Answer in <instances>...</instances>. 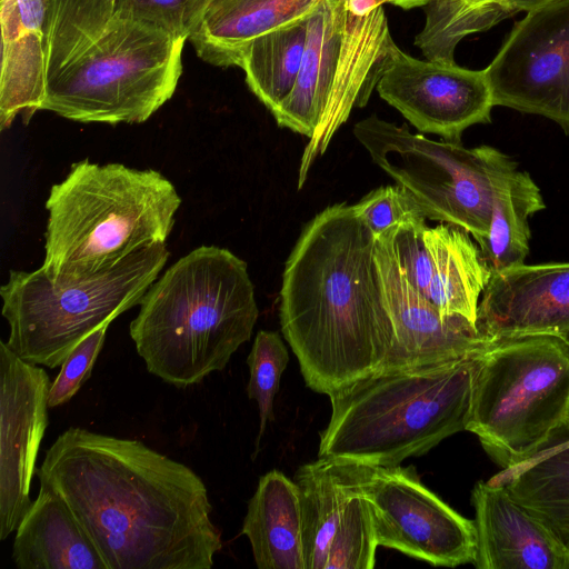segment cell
<instances>
[{"label": "cell", "instance_id": "7c38bea8", "mask_svg": "<svg viewBox=\"0 0 569 569\" xmlns=\"http://www.w3.org/2000/svg\"><path fill=\"white\" fill-rule=\"evenodd\" d=\"M485 71L495 106L546 117L569 134V0L527 11Z\"/></svg>", "mask_w": 569, "mask_h": 569}, {"label": "cell", "instance_id": "277c9868", "mask_svg": "<svg viewBox=\"0 0 569 569\" xmlns=\"http://www.w3.org/2000/svg\"><path fill=\"white\" fill-rule=\"evenodd\" d=\"M129 333L147 370L178 388L223 370L250 340L259 310L247 263L200 246L149 287Z\"/></svg>", "mask_w": 569, "mask_h": 569}, {"label": "cell", "instance_id": "d6a6232c", "mask_svg": "<svg viewBox=\"0 0 569 569\" xmlns=\"http://www.w3.org/2000/svg\"><path fill=\"white\" fill-rule=\"evenodd\" d=\"M472 9H501L508 8L518 12L509 0H463Z\"/></svg>", "mask_w": 569, "mask_h": 569}, {"label": "cell", "instance_id": "ac0fdd59", "mask_svg": "<svg viewBox=\"0 0 569 569\" xmlns=\"http://www.w3.org/2000/svg\"><path fill=\"white\" fill-rule=\"evenodd\" d=\"M489 340L569 335V262L519 264L491 276L478 305Z\"/></svg>", "mask_w": 569, "mask_h": 569}, {"label": "cell", "instance_id": "8d00e7d4", "mask_svg": "<svg viewBox=\"0 0 569 569\" xmlns=\"http://www.w3.org/2000/svg\"><path fill=\"white\" fill-rule=\"evenodd\" d=\"M377 1H379V2H381V3H385V2H386V0H377Z\"/></svg>", "mask_w": 569, "mask_h": 569}, {"label": "cell", "instance_id": "7a4b0ae2", "mask_svg": "<svg viewBox=\"0 0 569 569\" xmlns=\"http://www.w3.org/2000/svg\"><path fill=\"white\" fill-rule=\"evenodd\" d=\"M375 251L353 204L337 203L306 224L286 262L281 331L315 392L328 396L378 369L391 348Z\"/></svg>", "mask_w": 569, "mask_h": 569}, {"label": "cell", "instance_id": "9a60e30c", "mask_svg": "<svg viewBox=\"0 0 569 569\" xmlns=\"http://www.w3.org/2000/svg\"><path fill=\"white\" fill-rule=\"evenodd\" d=\"M376 239L443 316L477 322L479 299L492 273L467 231L443 222L430 227L420 220L395 226Z\"/></svg>", "mask_w": 569, "mask_h": 569}, {"label": "cell", "instance_id": "d4e9b609", "mask_svg": "<svg viewBox=\"0 0 569 569\" xmlns=\"http://www.w3.org/2000/svg\"><path fill=\"white\" fill-rule=\"evenodd\" d=\"M308 21L256 39L244 52L240 68L246 83L272 112L293 89L301 69Z\"/></svg>", "mask_w": 569, "mask_h": 569}, {"label": "cell", "instance_id": "603a6c76", "mask_svg": "<svg viewBox=\"0 0 569 569\" xmlns=\"http://www.w3.org/2000/svg\"><path fill=\"white\" fill-rule=\"evenodd\" d=\"M241 535L259 569H305L298 488L281 471L263 475L250 498Z\"/></svg>", "mask_w": 569, "mask_h": 569}, {"label": "cell", "instance_id": "5bb4252c", "mask_svg": "<svg viewBox=\"0 0 569 569\" xmlns=\"http://www.w3.org/2000/svg\"><path fill=\"white\" fill-rule=\"evenodd\" d=\"M419 132L460 141L462 132L490 121L492 90L483 70L420 60L396 46L376 88Z\"/></svg>", "mask_w": 569, "mask_h": 569}, {"label": "cell", "instance_id": "cb8c5ba5", "mask_svg": "<svg viewBox=\"0 0 569 569\" xmlns=\"http://www.w3.org/2000/svg\"><path fill=\"white\" fill-rule=\"evenodd\" d=\"M543 208L540 189L527 172L515 169L499 182L489 232L479 244L492 274L525 263L530 238L528 218Z\"/></svg>", "mask_w": 569, "mask_h": 569}, {"label": "cell", "instance_id": "8992f818", "mask_svg": "<svg viewBox=\"0 0 569 569\" xmlns=\"http://www.w3.org/2000/svg\"><path fill=\"white\" fill-rule=\"evenodd\" d=\"M473 358L409 369H376L328 395L318 457L391 467L466 430Z\"/></svg>", "mask_w": 569, "mask_h": 569}, {"label": "cell", "instance_id": "7402d4cb", "mask_svg": "<svg viewBox=\"0 0 569 569\" xmlns=\"http://www.w3.org/2000/svg\"><path fill=\"white\" fill-rule=\"evenodd\" d=\"M489 482L502 486L569 556V428L526 461L501 469Z\"/></svg>", "mask_w": 569, "mask_h": 569}, {"label": "cell", "instance_id": "d590c367", "mask_svg": "<svg viewBox=\"0 0 569 569\" xmlns=\"http://www.w3.org/2000/svg\"><path fill=\"white\" fill-rule=\"evenodd\" d=\"M563 338H566V340L569 342V335H568V336H566V337H563Z\"/></svg>", "mask_w": 569, "mask_h": 569}, {"label": "cell", "instance_id": "e575fe53", "mask_svg": "<svg viewBox=\"0 0 569 569\" xmlns=\"http://www.w3.org/2000/svg\"><path fill=\"white\" fill-rule=\"evenodd\" d=\"M429 1H431V0H386V2L397 6V7H400L406 10L417 8V7H423Z\"/></svg>", "mask_w": 569, "mask_h": 569}, {"label": "cell", "instance_id": "4316f807", "mask_svg": "<svg viewBox=\"0 0 569 569\" xmlns=\"http://www.w3.org/2000/svg\"><path fill=\"white\" fill-rule=\"evenodd\" d=\"M426 22L413 44L430 61L453 63L455 50L467 36L490 29L515 13L512 9H472L463 0H431Z\"/></svg>", "mask_w": 569, "mask_h": 569}, {"label": "cell", "instance_id": "74e56055", "mask_svg": "<svg viewBox=\"0 0 569 569\" xmlns=\"http://www.w3.org/2000/svg\"><path fill=\"white\" fill-rule=\"evenodd\" d=\"M567 427L569 428V420H568Z\"/></svg>", "mask_w": 569, "mask_h": 569}, {"label": "cell", "instance_id": "2e32d148", "mask_svg": "<svg viewBox=\"0 0 569 569\" xmlns=\"http://www.w3.org/2000/svg\"><path fill=\"white\" fill-rule=\"evenodd\" d=\"M47 371L0 341V540L7 539L32 506L30 486L49 423Z\"/></svg>", "mask_w": 569, "mask_h": 569}, {"label": "cell", "instance_id": "ffe728a7", "mask_svg": "<svg viewBox=\"0 0 569 569\" xmlns=\"http://www.w3.org/2000/svg\"><path fill=\"white\" fill-rule=\"evenodd\" d=\"M323 0H206L190 33L197 56L221 67H240L258 38L308 21Z\"/></svg>", "mask_w": 569, "mask_h": 569}, {"label": "cell", "instance_id": "d6986e66", "mask_svg": "<svg viewBox=\"0 0 569 569\" xmlns=\"http://www.w3.org/2000/svg\"><path fill=\"white\" fill-rule=\"evenodd\" d=\"M475 508L478 569H569V556L502 486L478 481Z\"/></svg>", "mask_w": 569, "mask_h": 569}, {"label": "cell", "instance_id": "f1b7e54d", "mask_svg": "<svg viewBox=\"0 0 569 569\" xmlns=\"http://www.w3.org/2000/svg\"><path fill=\"white\" fill-rule=\"evenodd\" d=\"M353 207L376 238L400 223L427 219L415 198L400 184L377 188Z\"/></svg>", "mask_w": 569, "mask_h": 569}, {"label": "cell", "instance_id": "4fadbf2b", "mask_svg": "<svg viewBox=\"0 0 569 569\" xmlns=\"http://www.w3.org/2000/svg\"><path fill=\"white\" fill-rule=\"evenodd\" d=\"M365 491L378 546L432 566L472 563L476 528L420 480L413 466H373Z\"/></svg>", "mask_w": 569, "mask_h": 569}, {"label": "cell", "instance_id": "3957f363", "mask_svg": "<svg viewBox=\"0 0 569 569\" xmlns=\"http://www.w3.org/2000/svg\"><path fill=\"white\" fill-rule=\"evenodd\" d=\"M114 3L49 0L41 110L83 123H142L171 99L186 41Z\"/></svg>", "mask_w": 569, "mask_h": 569}, {"label": "cell", "instance_id": "ba28073f", "mask_svg": "<svg viewBox=\"0 0 569 569\" xmlns=\"http://www.w3.org/2000/svg\"><path fill=\"white\" fill-rule=\"evenodd\" d=\"M569 420V342L552 335L492 340L473 357L466 430L501 468L545 449Z\"/></svg>", "mask_w": 569, "mask_h": 569}, {"label": "cell", "instance_id": "836d02e7", "mask_svg": "<svg viewBox=\"0 0 569 569\" xmlns=\"http://www.w3.org/2000/svg\"><path fill=\"white\" fill-rule=\"evenodd\" d=\"M513 8L520 11H529L552 0H509Z\"/></svg>", "mask_w": 569, "mask_h": 569}, {"label": "cell", "instance_id": "9c48e42d", "mask_svg": "<svg viewBox=\"0 0 569 569\" xmlns=\"http://www.w3.org/2000/svg\"><path fill=\"white\" fill-rule=\"evenodd\" d=\"M169 256L166 243L152 244L67 286L53 284L41 268L12 270L0 288L10 329L6 345L30 363L61 367L87 336L140 305Z\"/></svg>", "mask_w": 569, "mask_h": 569}, {"label": "cell", "instance_id": "4dcf8cb0", "mask_svg": "<svg viewBox=\"0 0 569 569\" xmlns=\"http://www.w3.org/2000/svg\"><path fill=\"white\" fill-rule=\"evenodd\" d=\"M108 327L109 325H104L91 332L68 355L57 378L51 383L48 396L49 408L67 403L91 376Z\"/></svg>", "mask_w": 569, "mask_h": 569}, {"label": "cell", "instance_id": "30bf717a", "mask_svg": "<svg viewBox=\"0 0 569 569\" xmlns=\"http://www.w3.org/2000/svg\"><path fill=\"white\" fill-rule=\"evenodd\" d=\"M353 134L371 160L410 192L426 218L461 228L479 244L486 239L496 189L517 169L507 154L488 146L435 141L375 114L358 121Z\"/></svg>", "mask_w": 569, "mask_h": 569}, {"label": "cell", "instance_id": "484cf974", "mask_svg": "<svg viewBox=\"0 0 569 569\" xmlns=\"http://www.w3.org/2000/svg\"><path fill=\"white\" fill-rule=\"evenodd\" d=\"M46 92L43 33L28 32L1 40L0 127L9 129L18 114L28 124L41 110Z\"/></svg>", "mask_w": 569, "mask_h": 569}, {"label": "cell", "instance_id": "83f0119b", "mask_svg": "<svg viewBox=\"0 0 569 569\" xmlns=\"http://www.w3.org/2000/svg\"><path fill=\"white\" fill-rule=\"evenodd\" d=\"M288 362L289 352L280 335L277 331H258L247 358L250 372L247 395L257 401L260 419L252 459L259 452L268 421L273 420V400Z\"/></svg>", "mask_w": 569, "mask_h": 569}, {"label": "cell", "instance_id": "f35d334b", "mask_svg": "<svg viewBox=\"0 0 569 569\" xmlns=\"http://www.w3.org/2000/svg\"><path fill=\"white\" fill-rule=\"evenodd\" d=\"M113 1H116V0H113Z\"/></svg>", "mask_w": 569, "mask_h": 569}, {"label": "cell", "instance_id": "44dd1931", "mask_svg": "<svg viewBox=\"0 0 569 569\" xmlns=\"http://www.w3.org/2000/svg\"><path fill=\"white\" fill-rule=\"evenodd\" d=\"M11 557L19 569H108L68 503L44 485L16 529Z\"/></svg>", "mask_w": 569, "mask_h": 569}, {"label": "cell", "instance_id": "5b68a950", "mask_svg": "<svg viewBox=\"0 0 569 569\" xmlns=\"http://www.w3.org/2000/svg\"><path fill=\"white\" fill-rule=\"evenodd\" d=\"M180 204L174 186L154 169L80 160L50 189L40 268L56 286L86 280L166 243Z\"/></svg>", "mask_w": 569, "mask_h": 569}, {"label": "cell", "instance_id": "1f68e13d", "mask_svg": "<svg viewBox=\"0 0 569 569\" xmlns=\"http://www.w3.org/2000/svg\"><path fill=\"white\" fill-rule=\"evenodd\" d=\"M49 0H0L1 40L28 32L43 33Z\"/></svg>", "mask_w": 569, "mask_h": 569}, {"label": "cell", "instance_id": "52a82bcc", "mask_svg": "<svg viewBox=\"0 0 569 569\" xmlns=\"http://www.w3.org/2000/svg\"><path fill=\"white\" fill-rule=\"evenodd\" d=\"M396 46L377 0H323L310 17L296 84L271 112L279 127L309 139L298 189L352 109L367 104Z\"/></svg>", "mask_w": 569, "mask_h": 569}, {"label": "cell", "instance_id": "6da1fadb", "mask_svg": "<svg viewBox=\"0 0 569 569\" xmlns=\"http://www.w3.org/2000/svg\"><path fill=\"white\" fill-rule=\"evenodd\" d=\"M36 475L68 503L108 569H210L222 549L203 480L139 440L70 427Z\"/></svg>", "mask_w": 569, "mask_h": 569}, {"label": "cell", "instance_id": "f546056e", "mask_svg": "<svg viewBox=\"0 0 569 569\" xmlns=\"http://www.w3.org/2000/svg\"><path fill=\"white\" fill-rule=\"evenodd\" d=\"M206 0H116L122 13L187 41Z\"/></svg>", "mask_w": 569, "mask_h": 569}, {"label": "cell", "instance_id": "e0dca14e", "mask_svg": "<svg viewBox=\"0 0 569 569\" xmlns=\"http://www.w3.org/2000/svg\"><path fill=\"white\" fill-rule=\"evenodd\" d=\"M375 260L393 328L391 348L378 369H409L476 357L491 340L461 316H443L403 276L376 239Z\"/></svg>", "mask_w": 569, "mask_h": 569}, {"label": "cell", "instance_id": "8fae6325", "mask_svg": "<svg viewBox=\"0 0 569 569\" xmlns=\"http://www.w3.org/2000/svg\"><path fill=\"white\" fill-rule=\"evenodd\" d=\"M373 465L325 456L296 471L305 569H372L377 540L365 491Z\"/></svg>", "mask_w": 569, "mask_h": 569}]
</instances>
